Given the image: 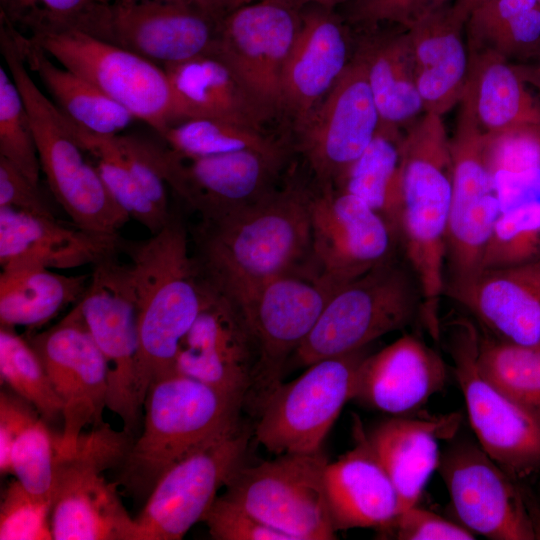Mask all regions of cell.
<instances>
[{
	"label": "cell",
	"mask_w": 540,
	"mask_h": 540,
	"mask_svg": "<svg viewBox=\"0 0 540 540\" xmlns=\"http://www.w3.org/2000/svg\"><path fill=\"white\" fill-rule=\"evenodd\" d=\"M399 540H473L475 534L418 505L401 511L384 532Z\"/></svg>",
	"instance_id": "cell-50"
},
{
	"label": "cell",
	"mask_w": 540,
	"mask_h": 540,
	"mask_svg": "<svg viewBox=\"0 0 540 540\" xmlns=\"http://www.w3.org/2000/svg\"><path fill=\"white\" fill-rule=\"evenodd\" d=\"M339 287L308 267L223 294L240 314L255 352L253 378L244 407L259 414L267 398L282 383L287 360L311 333Z\"/></svg>",
	"instance_id": "cell-6"
},
{
	"label": "cell",
	"mask_w": 540,
	"mask_h": 540,
	"mask_svg": "<svg viewBox=\"0 0 540 540\" xmlns=\"http://www.w3.org/2000/svg\"><path fill=\"white\" fill-rule=\"evenodd\" d=\"M458 424L456 414L432 419L396 416L365 434L395 486L401 511L418 505L430 477L438 469L439 441L451 437Z\"/></svg>",
	"instance_id": "cell-30"
},
{
	"label": "cell",
	"mask_w": 540,
	"mask_h": 540,
	"mask_svg": "<svg viewBox=\"0 0 540 540\" xmlns=\"http://www.w3.org/2000/svg\"><path fill=\"white\" fill-rule=\"evenodd\" d=\"M8 24L27 68L38 76L70 122L96 135L115 136L136 120L129 110L86 79L52 61L30 36Z\"/></svg>",
	"instance_id": "cell-33"
},
{
	"label": "cell",
	"mask_w": 540,
	"mask_h": 540,
	"mask_svg": "<svg viewBox=\"0 0 540 540\" xmlns=\"http://www.w3.org/2000/svg\"><path fill=\"white\" fill-rule=\"evenodd\" d=\"M439 472L460 524L493 540H538L540 518L515 478L481 447L459 441L441 454Z\"/></svg>",
	"instance_id": "cell-15"
},
{
	"label": "cell",
	"mask_w": 540,
	"mask_h": 540,
	"mask_svg": "<svg viewBox=\"0 0 540 540\" xmlns=\"http://www.w3.org/2000/svg\"><path fill=\"white\" fill-rule=\"evenodd\" d=\"M488 142L489 137L460 110L450 139L452 196L446 252L450 285L480 273L486 243L501 213L487 162Z\"/></svg>",
	"instance_id": "cell-18"
},
{
	"label": "cell",
	"mask_w": 540,
	"mask_h": 540,
	"mask_svg": "<svg viewBox=\"0 0 540 540\" xmlns=\"http://www.w3.org/2000/svg\"><path fill=\"white\" fill-rule=\"evenodd\" d=\"M379 124L360 49L296 131L298 151L313 172L316 185L335 186L373 140Z\"/></svg>",
	"instance_id": "cell-17"
},
{
	"label": "cell",
	"mask_w": 540,
	"mask_h": 540,
	"mask_svg": "<svg viewBox=\"0 0 540 540\" xmlns=\"http://www.w3.org/2000/svg\"><path fill=\"white\" fill-rule=\"evenodd\" d=\"M164 1L177 2V3H182V4H186V5L195 6V7H198L200 9H203V10L211 13L209 8H208V5H207V0H164ZM211 14H213V13H211Z\"/></svg>",
	"instance_id": "cell-56"
},
{
	"label": "cell",
	"mask_w": 540,
	"mask_h": 540,
	"mask_svg": "<svg viewBox=\"0 0 540 540\" xmlns=\"http://www.w3.org/2000/svg\"><path fill=\"white\" fill-rule=\"evenodd\" d=\"M327 464L322 450L242 464L223 495L291 540L336 539L325 489Z\"/></svg>",
	"instance_id": "cell-9"
},
{
	"label": "cell",
	"mask_w": 540,
	"mask_h": 540,
	"mask_svg": "<svg viewBox=\"0 0 540 540\" xmlns=\"http://www.w3.org/2000/svg\"><path fill=\"white\" fill-rule=\"evenodd\" d=\"M314 1H317V2L322 3L324 5L325 4L330 5V4H334V3L342 1V0H314Z\"/></svg>",
	"instance_id": "cell-57"
},
{
	"label": "cell",
	"mask_w": 540,
	"mask_h": 540,
	"mask_svg": "<svg viewBox=\"0 0 540 540\" xmlns=\"http://www.w3.org/2000/svg\"><path fill=\"white\" fill-rule=\"evenodd\" d=\"M251 433L240 425L168 468L135 518L134 540H180L242 465Z\"/></svg>",
	"instance_id": "cell-16"
},
{
	"label": "cell",
	"mask_w": 540,
	"mask_h": 540,
	"mask_svg": "<svg viewBox=\"0 0 540 540\" xmlns=\"http://www.w3.org/2000/svg\"><path fill=\"white\" fill-rule=\"evenodd\" d=\"M112 140L123 163L145 194L161 210L170 212L168 185L161 168L162 147L127 134L112 136Z\"/></svg>",
	"instance_id": "cell-48"
},
{
	"label": "cell",
	"mask_w": 540,
	"mask_h": 540,
	"mask_svg": "<svg viewBox=\"0 0 540 540\" xmlns=\"http://www.w3.org/2000/svg\"><path fill=\"white\" fill-rule=\"evenodd\" d=\"M29 342L62 403L58 451L66 452L88 425L103 422L108 395L105 359L76 304L59 322L32 335Z\"/></svg>",
	"instance_id": "cell-19"
},
{
	"label": "cell",
	"mask_w": 540,
	"mask_h": 540,
	"mask_svg": "<svg viewBox=\"0 0 540 540\" xmlns=\"http://www.w3.org/2000/svg\"><path fill=\"white\" fill-rule=\"evenodd\" d=\"M299 24L285 5L271 0L241 6L218 23L212 55L270 115L282 110L281 76Z\"/></svg>",
	"instance_id": "cell-22"
},
{
	"label": "cell",
	"mask_w": 540,
	"mask_h": 540,
	"mask_svg": "<svg viewBox=\"0 0 540 540\" xmlns=\"http://www.w3.org/2000/svg\"><path fill=\"white\" fill-rule=\"evenodd\" d=\"M205 283L203 306L179 346L175 371L245 405L256 360L253 343L233 303Z\"/></svg>",
	"instance_id": "cell-23"
},
{
	"label": "cell",
	"mask_w": 540,
	"mask_h": 540,
	"mask_svg": "<svg viewBox=\"0 0 540 540\" xmlns=\"http://www.w3.org/2000/svg\"><path fill=\"white\" fill-rule=\"evenodd\" d=\"M354 448L325 470L326 497L336 533L373 528L384 533L401 512L399 495L390 477L357 428Z\"/></svg>",
	"instance_id": "cell-27"
},
{
	"label": "cell",
	"mask_w": 540,
	"mask_h": 540,
	"mask_svg": "<svg viewBox=\"0 0 540 540\" xmlns=\"http://www.w3.org/2000/svg\"><path fill=\"white\" fill-rule=\"evenodd\" d=\"M219 18L164 0H110L77 28L163 68L212 54Z\"/></svg>",
	"instance_id": "cell-14"
},
{
	"label": "cell",
	"mask_w": 540,
	"mask_h": 540,
	"mask_svg": "<svg viewBox=\"0 0 540 540\" xmlns=\"http://www.w3.org/2000/svg\"><path fill=\"white\" fill-rule=\"evenodd\" d=\"M89 275L67 276L41 267L4 269L0 274V323L36 329L83 296Z\"/></svg>",
	"instance_id": "cell-34"
},
{
	"label": "cell",
	"mask_w": 540,
	"mask_h": 540,
	"mask_svg": "<svg viewBox=\"0 0 540 540\" xmlns=\"http://www.w3.org/2000/svg\"><path fill=\"white\" fill-rule=\"evenodd\" d=\"M161 137L170 149L187 156L256 150L284 158L282 147L261 130L223 120H186L170 126Z\"/></svg>",
	"instance_id": "cell-42"
},
{
	"label": "cell",
	"mask_w": 540,
	"mask_h": 540,
	"mask_svg": "<svg viewBox=\"0 0 540 540\" xmlns=\"http://www.w3.org/2000/svg\"><path fill=\"white\" fill-rule=\"evenodd\" d=\"M51 506V499L33 495L17 479L11 482L0 505V539H53Z\"/></svg>",
	"instance_id": "cell-47"
},
{
	"label": "cell",
	"mask_w": 540,
	"mask_h": 540,
	"mask_svg": "<svg viewBox=\"0 0 540 540\" xmlns=\"http://www.w3.org/2000/svg\"><path fill=\"white\" fill-rule=\"evenodd\" d=\"M487 162L501 212L535 198L540 192V126L489 137Z\"/></svg>",
	"instance_id": "cell-38"
},
{
	"label": "cell",
	"mask_w": 540,
	"mask_h": 540,
	"mask_svg": "<svg viewBox=\"0 0 540 540\" xmlns=\"http://www.w3.org/2000/svg\"><path fill=\"white\" fill-rule=\"evenodd\" d=\"M364 350L319 360L296 379L278 385L259 412L256 442L276 456L321 451L344 405L353 398Z\"/></svg>",
	"instance_id": "cell-10"
},
{
	"label": "cell",
	"mask_w": 540,
	"mask_h": 540,
	"mask_svg": "<svg viewBox=\"0 0 540 540\" xmlns=\"http://www.w3.org/2000/svg\"><path fill=\"white\" fill-rule=\"evenodd\" d=\"M464 28L448 4L406 30L424 112L442 116L463 97L469 68Z\"/></svg>",
	"instance_id": "cell-31"
},
{
	"label": "cell",
	"mask_w": 540,
	"mask_h": 540,
	"mask_svg": "<svg viewBox=\"0 0 540 540\" xmlns=\"http://www.w3.org/2000/svg\"><path fill=\"white\" fill-rule=\"evenodd\" d=\"M478 363L492 383L540 420V346L480 337Z\"/></svg>",
	"instance_id": "cell-40"
},
{
	"label": "cell",
	"mask_w": 540,
	"mask_h": 540,
	"mask_svg": "<svg viewBox=\"0 0 540 540\" xmlns=\"http://www.w3.org/2000/svg\"><path fill=\"white\" fill-rule=\"evenodd\" d=\"M442 357L414 335H404L362 360L352 400L402 416L424 405L447 380Z\"/></svg>",
	"instance_id": "cell-24"
},
{
	"label": "cell",
	"mask_w": 540,
	"mask_h": 540,
	"mask_svg": "<svg viewBox=\"0 0 540 540\" xmlns=\"http://www.w3.org/2000/svg\"><path fill=\"white\" fill-rule=\"evenodd\" d=\"M109 0H0V17L29 35L78 28Z\"/></svg>",
	"instance_id": "cell-46"
},
{
	"label": "cell",
	"mask_w": 540,
	"mask_h": 540,
	"mask_svg": "<svg viewBox=\"0 0 540 540\" xmlns=\"http://www.w3.org/2000/svg\"><path fill=\"white\" fill-rule=\"evenodd\" d=\"M70 123L114 201L151 234L158 232L169 220L171 211L161 210L145 194L120 158L112 136L96 135Z\"/></svg>",
	"instance_id": "cell-39"
},
{
	"label": "cell",
	"mask_w": 540,
	"mask_h": 540,
	"mask_svg": "<svg viewBox=\"0 0 540 540\" xmlns=\"http://www.w3.org/2000/svg\"><path fill=\"white\" fill-rule=\"evenodd\" d=\"M0 50L24 100L47 184L76 227L118 235L129 220L114 201L96 166L86 157L70 121L33 80L8 23L0 22Z\"/></svg>",
	"instance_id": "cell-5"
},
{
	"label": "cell",
	"mask_w": 540,
	"mask_h": 540,
	"mask_svg": "<svg viewBox=\"0 0 540 540\" xmlns=\"http://www.w3.org/2000/svg\"><path fill=\"white\" fill-rule=\"evenodd\" d=\"M341 25L325 15L305 19L283 67L281 105L299 130L348 65Z\"/></svg>",
	"instance_id": "cell-28"
},
{
	"label": "cell",
	"mask_w": 540,
	"mask_h": 540,
	"mask_svg": "<svg viewBox=\"0 0 540 540\" xmlns=\"http://www.w3.org/2000/svg\"><path fill=\"white\" fill-rule=\"evenodd\" d=\"M41 415L26 400L14 392L0 393V471L11 472V452L19 433Z\"/></svg>",
	"instance_id": "cell-53"
},
{
	"label": "cell",
	"mask_w": 540,
	"mask_h": 540,
	"mask_svg": "<svg viewBox=\"0 0 540 540\" xmlns=\"http://www.w3.org/2000/svg\"><path fill=\"white\" fill-rule=\"evenodd\" d=\"M361 51L379 114V129L399 132L424 111L407 32L366 43Z\"/></svg>",
	"instance_id": "cell-35"
},
{
	"label": "cell",
	"mask_w": 540,
	"mask_h": 540,
	"mask_svg": "<svg viewBox=\"0 0 540 540\" xmlns=\"http://www.w3.org/2000/svg\"><path fill=\"white\" fill-rule=\"evenodd\" d=\"M402 136L379 129L364 152L334 187L378 212L398 237L402 206Z\"/></svg>",
	"instance_id": "cell-36"
},
{
	"label": "cell",
	"mask_w": 540,
	"mask_h": 540,
	"mask_svg": "<svg viewBox=\"0 0 540 540\" xmlns=\"http://www.w3.org/2000/svg\"><path fill=\"white\" fill-rule=\"evenodd\" d=\"M468 51H492L507 60L526 59L540 52L538 0H487L466 23Z\"/></svg>",
	"instance_id": "cell-37"
},
{
	"label": "cell",
	"mask_w": 540,
	"mask_h": 540,
	"mask_svg": "<svg viewBox=\"0 0 540 540\" xmlns=\"http://www.w3.org/2000/svg\"><path fill=\"white\" fill-rule=\"evenodd\" d=\"M202 521L216 540H291L223 494L216 497Z\"/></svg>",
	"instance_id": "cell-49"
},
{
	"label": "cell",
	"mask_w": 540,
	"mask_h": 540,
	"mask_svg": "<svg viewBox=\"0 0 540 540\" xmlns=\"http://www.w3.org/2000/svg\"><path fill=\"white\" fill-rule=\"evenodd\" d=\"M520 77L526 84L534 87L540 94V52L537 55V60L532 64H514Z\"/></svg>",
	"instance_id": "cell-54"
},
{
	"label": "cell",
	"mask_w": 540,
	"mask_h": 540,
	"mask_svg": "<svg viewBox=\"0 0 540 540\" xmlns=\"http://www.w3.org/2000/svg\"><path fill=\"white\" fill-rule=\"evenodd\" d=\"M41 416L17 436L11 452V472L33 495L52 500L59 436Z\"/></svg>",
	"instance_id": "cell-45"
},
{
	"label": "cell",
	"mask_w": 540,
	"mask_h": 540,
	"mask_svg": "<svg viewBox=\"0 0 540 540\" xmlns=\"http://www.w3.org/2000/svg\"><path fill=\"white\" fill-rule=\"evenodd\" d=\"M110 1V0H109Z\"/></svg>",
	"instance_id": "cell-59"
},
{
	"label": "cell",
	"mask_w": 540,
	"mask_h": 540,
	"mask_svg": "<svg viewBox=\"0 0 540 540\" xmlns=\"http://www.w3.org/2000/svg\"><path fill=\"white\" fill-rule=\"evenodd\" d=\"M282 160L256 150L209 156L161 150L167 185L205 221L240 211L275 190Z\"/></svg>",
	"instance_id": "cell-21"
},
{
	"label": "cell",
	"mask_w": 540,
	"mask_h": 540,
	"mask_svg": "<svg viewBox=\"0 0 540 540\" xmlns=\"http://www.w3.org/2000/svg\"><path fill=\"white\" fill-rule=\"evenodd\" d=\"M164 68L172 96L171 126L208 118L261 130L270 116L215 55H201Z\"/></svg>",
	"instance_id": "cell-29"
},
{
	"label": "cell",
	"mask_w": 540,
	"mask_h": 540,
	"mask_svg": "<svg viewBox=\"0 0 540 540\" xmlns=\"http://www.w3.org/2000/svg\"><path fill=\"white\" fill-rule=\"evenodd\" d=\"M313 268L338 286L392 259L396 235L361 198L332 185L311 189Z\"/></svg>",
	"instance_id": "cell-20"
},
{
	"label": "cell",
	"mask_w": 540,
	"mask_h": 540,
	"mask_svg": "<svg viewBox=\"0 0 540 540\" xmlns=\"http://www.w3.org/2000/svg\"><path fill=\"white\" fill-rule=\"evenodd\" d=\"M311 189L295 183L194 230L201 276L229 294L312 266Z\"/></svg>",
	"instance_id": "cell-1"
},
{
	"label": "cell",
	"mask_w": 540,
	"mask_h": 540,
	"mask_svg": "<svg viewBox=\"0 0 540 540\" xmlns=\"http://www.w3.org/2000/svg\"><path fill=\"white\" fill-rule=\"evenodd\" d=\"M469 68L460 110L489 137L540 126V101L514 64L492 51H468Z\"/></svg>",
	"instance_id": "cell-32"
},
{
	"label": "cell",
	"mask_w": 540,
	"mask_h": 540,
	"mask_svg": "<svg viewBox=\"0 0 540 540\" xmlns=\"http://www.w3.org/2000/svg\"><path fill=\"white\" fill-rule=\"evenodd\" d=\"M76 305L107 365V408L134 437L143 406L137 388V304L130 263L112 257L94 265Z\"/></svg>",
	"instance_id": "cell-12"
},
{
	"label": "cell",
	"mask_w": 540,
	"mask_h": 540,
	"mask_svg": "<svg viewBox=\"0 0 540 540\" xmlns=\"http://www.w3.org/2000/svg\"><path fill=\"white\" fill-rule=\"evenodd\" d=\"M59 65L89 81L160 136L171 126L165 68L82 30L29 35Z\"/></svg>",
	"instance_id": "cell-13"
},
{
	"label": "cell",
	"mask_w": 540,
	"mask_h": 540,
	"mask_svg": "<svg viewBox=\"0 0 540 540\" xmlns=\"http://www.w3.org/2000/svg\"><path fill=\"white\" fill-rule=\"evenodd\" d=\"M448 350L480 447L509 475L540 471V420L506 395L481 371L480 335L466 320L450 326Z\"/></svg>",
	"instance_id": "cell-11"
},
{
	"label": "cell",
	"mask_w": 540,
	"mask_h": 540,
	"mask_svg": "<svg viewBox=\"0 0 540 540\" xmlns=\"http://www.w3.org/2000/svg\"><path fill=\"white\" fill-rule=\"evenodd\" d=\"M448 290L502 340L540 346V258L481 271L465 283L449 285Z\"/></svg>",
	"instance_id": "cell-26"
},
{
	"label": "cell",
	"mask_w": 540,
	"mask_h": 540,
	"mask_svg": "<svg viewBox=\"0 0 540 540\" xmlns=\"http://www.w3.org/2000/svg\"><path fill=\"white\" fill-rule=\"evenodd\" d=\"M0 157L39 184L40 161L30 118L19 89L6 67H0Z\"/></svg>",
	"instance_id": "cell-44"
},
{
	"label": "cell",
	"mask_w": 540,
	"mask_h": 540,
	"mask_svg": "<svg viewBox=\"0 0 540 540\" xmlns=\"http://www.w3.org/2000/svg\"><path fill=\"white\" fill-rule=\"evenodd\" d=\"M450 0H360L354 20L363 24L391 22L406 30L448 5Z\"/></svg>",
	"instance_id": "cell-51"
},
{
	"label": "cell",
	"mask_w": 540,
	"mask_h": 540,
	"mask_svg": "<svg viewBox=\"0 0 540 540\" xmlns=\"http://www.w3.org/2000/svg\"><path fill=\"white\" fill-rule=\"evenodd\" d=\"M137 304V388L143 406L153 381L175 371L179 346L205 299L206 283L189 253L187 229L171 212L146 240H123Z\"/></svg>",
	"instance_id": "cell-2"
},
{
	"label": "cell",
	"mask_w": 540,
	"mask_h": 540,
	"mask_svg": "<svg viewBox=\"0 0 540 540\" xmlns=\"http://www.w3.org/2000/svg\"><path fill=\"white\" fill-rule=\"evenodd\" d=\"M485 1L487 0H455L451 7L453 13L466 23L472 11Z\"/></svg>",
	"instance_id": "cell-55"
},
{
	"label": "cell",
	"mask_w": 540,
	"mask_h": 540,
	"mask_svg": "<svg viewBox=\"0 0 540 540\" xmlns=\"http://www.w3.org/2000/svg\"><path fill=\"white\" fill-rule=\"evenodd\" d=\"M0 207L55 218L38 185L3 157H0Z\"/></svg>",
	"instance_id": "cell-52"
},
{
	"label": "cell",
	"mask_w": 540,
	"mask_h": 540,
	"mask_svg": "<svg viewBox=\"0 0 540 540\" xmlns=\"http://www.w3.org/2000/svg\"><path fill=\"white\" fill-rule=\"evenodd\" d=\"M119 235L72 229L56 218L0 207L1 269H71L96 265L122 251Z\"/></svg>",
	"instance_id": "cell-25"
},
{
	"label": "cell",
	"mask_w": 540,
	"mask_h": 540,
	"mask_svg": "<svg viewBox=\"0 0 540 540\" xmlns=\"http://www.w3.org/2000/svg\"><path fill=\"white\" fill-rule=\"evenodd\" d=\"M244 402L192 377L170 372L153 381L143 403V427L123 460L122 483L150 493L179 460L240 427Z\"/></svg>",
	"instance_id": "cell-4"
},
{
	"label": "cell",
	"mask_w": 540,
	"mask_h": 540,
	"mask_svg": "<svg viewBox=\"0 0 540 540\" xmlns=\"http://www.w3.org/2000/svg\"><path fill=\"white\" fill-rule=\"evenodd\" d=\"M402 206L398 236L422 298L425 327L440 334L447 229L452 196L450 139L442 116L424 112L402 137Z\"/></svg>",
	"instance_id": "cell-3"
},
{
	"label": "cell",
	"mask_w": 540,
	"mask_h": 540,
	"mask_svg": "<svg viewBox=\"0 0 540 540\" xmlns=\"http://www.w3.org/2000/svg\"><path fill=\"white\" fill-rule=\"evenodd\" d=\"M133 440L108 423L82 433L74 447L58 452L50 525L53 540H134L135 518L116 483L103 473L123 462Z\"/></svg>",
	"instance_id": "cell-7"
},
{
	"label": "cell",
	"mask_w": 540,
	"mask_h": 540,
	"mask_svg": "<svg viewBox=\"0 0 540 540\" xmlns=\"http://www.w3.org/2000/svg\"><path fill=\"white\" fill-rule=\"evenodd\" d=\"M539 4H540V0H538Z\"/></svg>",
	"instance_id": "cell-58"
},
{
	"label": "cell",
	"mask_w": 540,
	"mask_h": 540,
	"mask_svg": "<svg viewBox=\"0 0 540 540\" xmlns=\"http://www.w3.org/2000/svg\"><path fill=\"white\" fill-rule=\"evenodd\" d=\"M423 321L415 276L393 259L340 286L294 353L299 366L365 349L379 337Z\"/></svg>",
	"instance_id": "cell-8"
},
{
	"label": "cell",
	"mask_w": 540,
	"mask_h": 540,
	"mask_svg": "<svg viewBox=\"0 0 540 540\" xmlns=\"http://www.w3.org/2000/svg\"><path fill=\"white\" fill-rule=\"evenodd\" d=\"M540 258V200L502 211L486 243L481 271L514 267Z\"/></svg>",
	"instance_id": "cell-43"
},
{
	"label": "cell",
	"mask_w": 540,
	"mask_h": 540,
	"mask_svg": "<svg viewBox=\"0 0 540 540\" xmlns=\"http://www.w3.org/2000/svg\"><path fill=\"white\" fill-rule=\"evenodd\" d=\"M0 375L47 423L62 421V403L39 355L14 328L5 326L0 328Z\"/></svg>",
	"instance_id": "cell-41"
}]
</instances>
